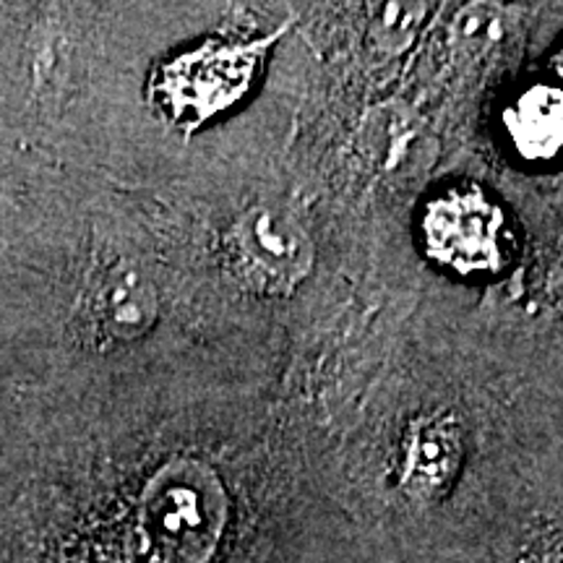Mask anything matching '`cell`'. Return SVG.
Here are the masks:
<instances>
[{
	"label": "cell",
	"instance_id": "6da1fadb",
	"mask_svg": "<svg viewBox=\"0 0 563 563\" xmlns=\"http://www.w3.org/2000/svg\"><path fill=\"white\" fill-rule=\"evenodd\" d=\"M287 24L264 40L245 45H201L162 68L157 91L162 102L188 131L199 129L217 112L228 110L249 91L264 53L285 34Z\"/></svg>",
	"mask_w": 563,
	"mask_h": 563
},
{
	"label": "cell",
	"instance_id": "7a4b0ae2",
	"mask_svg": "<svg viewBox=\"0 0 563 563\" xmlns=\"http://www.w3.org/2000/svg\"><path fill=\"white\" fill-rule=\"evenodd\" d=\"M232 262L251 287L290 292L313 266V243L298 217L282 207H253L230 235Z\"/></svg>",
	"mask_w": 563,
	"mask_h": 563
},
{
	"label": "cell",
	"instance_id": "3957f363",
	"mask_svg": "<svg viewBox=\"0 0 563 563\" xmlns=\"http://www.w3.org/2000/svg\"><path fill=\"white\" fill-rule=\"evenodd\" d=\"M426 249L460 274L496 272L504 264V214L481 191H452L426 211Z\"/></svg>",
	"mask_w": 563,
	"mask_h": 563
},
{
	"label": "cell",
	"instance_id": "277c9868",
	"mask_svg": "<svg viewBox=\"0 0 563 563\" xmlns=\"http://www.w3.org/2000/svg\"><path fill=\"white\" fill-rule=\"evenodd\" d=\"M84 319L97 342H136L157 319V290L141 269L110 266L89 287Z\"/></svg>",
	"mask_w": 563,
	"mask_h": 563
},
{
	"label": "cell",
	"instance_id": "5b68a950",
	"mask_svg": "<svg viewBox=\"0 0 563 563\" xmlns=\"http://www.w3.org/2000/svg\"><path fill=\"white\" fill-rule=\"evenodd\" d=\"M506 129L525 159H553L563 141V97L555 87L538 84L506 112Z\"/></svg>",
	"mask_w": 563,
	"mask_h": 563
},
{
	"label": "cell",
	"instance_id": "8992f818",
	"mask_svg": "<svg viewBox=\"0 0 563 563\" xmlns=\"http://www.w3.org/2000/svg\"><path fill=\"white\" fill-rule=\"evenodd\" d=\"M422 16H426L422 3H386L373 16V37L382 47H402L412 40Z\"/></svg>",
	"mask_w": 563,
	"mask_h": 563
}]
</instances>
